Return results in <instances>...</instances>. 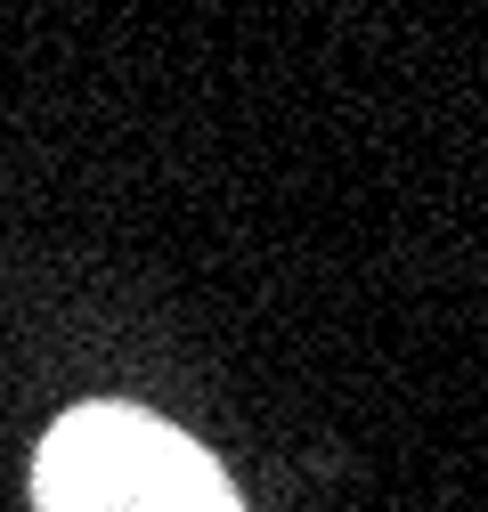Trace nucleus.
<instances>
[{
  "label": "nucleus",
  "instance_id": "obj_1",
  "mask_svg": "<svg viewBox=\"0 0 488 512\" xmlns=\"http://www.w3.org/2000/svg\"><path fill=\"white\" fill-rule=\"evenodd\" d=\"M41 512H244L188 431L139 407H74L33 464Z\"/></svg>",
  "mask_w": 488,
  "mask_h": 512
}]
</instances>
